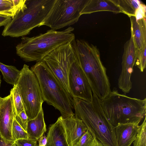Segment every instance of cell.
Segmentation results:
<instances>
[{
    "mask_svg": "<svg viewBox=\"0 0 146 146\" xmlns=\"http://www.w3.org/2000/svg\"><path fill=\"white\" fill-rule=\"evenodd\" d=\"M72 43L76 61L87 78L93 94L101 100H103L111 90L106 69L102 62L98 48L83 39L74 40Z\"/></svg>",
    "mask_w": 146,
    "mask_h": 146,
    "instance_id": "6da1fadb",
    "label": "cell"
},
{
    "mask_svg": "<svg viewBox=\"0 0 146 146\" xmlns=\"http://www.w3.org/2000/svg\"><path fill=\"white\" fill-rule=\"evenodd\" d=\"M75 116L82 120L94 137L104 146H117L115 127L107 119L101 100L93 94L90 102L73 98Z\"/></svg>",
    "mask_w": 146,
    "mask_h": 146,
    "instance_id": "7a4b0ae2",
    "label": "cell"
},
{
    "mask_svg": "<svg viewBox=\"0 0 146 146\" xmlns=\"http://www.w3.org/2000/svg\"><path fill=\"white\" fill-rule=\"evenodd\" d=\"M74 28L61 31L52 29L32 37L22 36L16 47L17 54L26 62L42 61L59 46L75 40Z\"/></svg>",
    "mask_w": 146,
    "mask_h": 146,
    "instance_id": "3957f363",
    "label": "cell"
},
{
    "mask_svg": "<svg viewBox=\"0 0 146 146\" xmlns=\"http://www.w3.org/2000/svg\"><path fill=\"white\" fill-rule=\"evenodd\" d=\"M101 104L107 119L114 127L119 124L140 122L146 117V98H131L120 93L115 88L101 100Z\"/></svg>",
    "mask_w": 146,
    "mask_h": 146,
    "instance_id": "277c9868",
    "label": "cell"
},
{
    "mask_svg": "<svg viewBox=\"0 0 146 146\" xmlns=\"http://www.w3.org/2000/svg\"><path fill=\"white\" fill-rule=\"evenodd\" d=\"M38 80L44 102L60 112L64 119L74 115L73 98L42 60L31 68Z\"/></svg>",
    "mask_w": 146,
    "mask_h": 146,
    "instance_id": "5b68a950",
    "label": "cell"
},
{
    "mask_svg": "<svg viewBox=\"0 0 146 146\" xmlns=\"http://www.w3.org/2000/svg\"><path fill=\"white\" fill-rule=\"evenodd\" d=\"M56 0H27V7L17 13L5 27L2 35L13 37L29 34L40 27L50 12Z\"/></svg>",
    "mask_w": 146,
    "mask_h": 146,
    "instance_id": "8992f818",
    "label": "cell"
},
{
    "mask_svg": "<svg viewBox=\"0 0 146 146\" xmlns=\"http://www.w3.org/2000/svg\"><path fill=\"white\" fill-rule=\"evenodd\" d=\"M15 85L28 121L35 118L42 108L44 101L37 77L28 66L24 64Z\"/></svg>",
    "mask_w": 146,
    "mask_h": 146,
    "instance_id": "52a82bcc",
    "label": "cell"
},
{
    "mask_svg": "<svg viewBox=\"0 0 146 146\" xmlns=\"http://www.w3.org/2000/svg\"><path fill=\"white\" fill-rule=\"evenodd\" d=\"M89 0H56L50 13L40 25L56 30L78 21Z\"/></svg>",
    "mask_w": 146,
    "mask_h": 146,
    "instance_id": "ba28073f",
    "label": "cell"
},
{
    "mask_svg": "<svg viewBox=\"0 0 146 146\" xmlns=\"http://www.w3.org/2000/svg\"><path fill=\"white\" fill-rule=\"evenodd\" d=\"M72 42L59 46L42 60L69 94V73L72 64L76 61V54Z\"/></svg>",
    "mask_w": 146,
    "mask_h": 146,
    "instance_id": "9c48e42d",
    "label": "cell"
},
{
    "mask_svg": "<svg viewBox=\"0 0 146 146\" xmlns=\"http://www.w3.org/2000/svg\"><path fill=\"white\" fill-rule=\"evenodd\" d=\"M137 57V50L131 35L125 43L122 56L121 71L118 81L119 88L124 94L129 93L132 88L131 77Z\"/></svg>",
    "mask_w": 146,
    "mask_h": 146,
    "instance_id": "30bf717a",
    "label": "cell"
},
{
    "mask_svg": "<svg viewBox=\"0 0 146 146\" xmlns=\"http://www.w3.org/2000/svg\"><path fill=\"white\" fill-rule=\"evenodd\" d=\"M70 94L72 98H77L90 102L93 93L84 72L76 61L72 64L68 75Z\"/></svg>",
    "mask_w": 146,
    "mask_h": 146,
    "instance_id": "8fae6325",
    "label": "cell"
},
{
    "mask_svg": "<svg viewBox=\"0 0 146 146\" xmlns=\"http://www.w3.org/2000/svg\"><path fill=\"white\" fill-rule=\"evenodd\" d=\"M15 117L12 98L10 93L1 98L0 106V135L6 142L14 141L12 129Z\"/></svg>",
    "mask_w": 146,
    "mask_h": 146,
    "instance_id": "7c38bea8",
    "label": "cell"
},
{
    "mask_svg": "<svg viewBox=\"0 0 146 146\" xmlns=\"http://www.w3.org/2000/svg\"><path fill=\"white\" fill-rule=\"evenodd\" d=\"M62 121L65 131L67 141L69 146H76L88 128L82 120L75 115L64 119Z\"/></svg>",
    "mask_w": 146,
    "mask_h": 146,
    "instance_id": "4fadbf2b",
    "label": "cell"
},
{
    "mask_svg": "<svg viewBox=\"0 0 146 146\" xmlns=\"http://www.w3.org/2000/svg\"><path fill=\"white\" fill-rule=\"evenodd\" d=\"M140 122L118 124L115 127L117 146H131L137 137Z\"/></svg>",
    "mask_w": 146,
    "mask_h": 146,
    "instance_id": "5bb4252c",
    "label": "cell"
},
{
    "mask_svg": "<svg viewBox=\"0 0 146 146\" xmlns=\"http://www.w3.org/2000/svg\"><path fill=\"white\" fill-rule=\"evenodd\" d=\"M129 17L131 35L133 37L137 51H140L146 46V17L137 19L135 16Z\"/></svg>",
    "mask_w": 146,
    "mask_h": 146,
    "instance_id": "9a60e30c",
    "label": "cell"
},
{
    "mask_svg": "<svg viewBox=\"0 0 146 146\" xmlns=\"http://www.w3.org/2000/svg\"><path fill=\"white\" fill-rule=\"evenodd\" d=\"M46 146H69L68 143L64 127L61 117L50 127Z\"/></svg>",
    "mask_w": 146,
    "mask_h": 146,
    "instance_id": "2e32d148",
    "label": "cell"
},
{
    "mask_svg": "<svg viewBox=\"0 0 146 146\" xmlns=\"http://www.w3.org/2000/svg\"><path fill=\"white\" fill-rule=\"evenodd\" d=\"M121 13L129 17L135 16L139 19L146 16V6L138 0H113Z\"/></svg>",
    "mask_w": 146,
    "mask_h": 146,
    "instance_id": "e0dca14e",
    "label": "cell"
},
{
    "mask_svg": "<svg viewBox=\"0 0 146 146\" xmlns=\"http://www.w3.org/2000/svg\"><path fill=\"white\" fill-rule=\"evenodd\" d=\"M102 11H108L115 13H121L113 0H89L83 10L81 15Z\"/></svg>",
    "mask_w": 146,
    "mask_h": 146,
    "instance_id": "ac0fdd59",
    "label": "cell"
},
{
    "mask_svg": "<svg viewBox=\"0 0 146 146\" xmlns=\"http://www.w3.org/2000/svg\"><path fill=\"white\" fill-rule=\"evenodd\" d=\"M46 131V125L42 108L35 118L28 121L27 132L28 138L38 141Z\"/></svg>",
    "mask_w": 146,
    "mask_h": 146,
    "instance_id": "d6986e66",
    "label": "cell"
},
{
    "mask_svg": "<svg viewBox=\"0 0 146 146\" xmlns=\"http://www.w3.org/2000/svg\"><path fill=\"white\" fill-rule=\"evenodd\" d=\"M26 0H7L0 4V15L9 16L12 19L26 7Z\"/></svg>",
    "mask_w": 146,
    "mask_h": 146,
    "instance_id": "ffe728a7",
    "label": "cell"
},
{
    "mask_svg": "<svg viewBox=\"0 0 146 146\" xmlns=\"http://www.w3.org/2000/svg\"><path fill=\"white\" fill-rule=\"evenodd\" d=\"M0 70L6 82L13 86L16 84L20 77V71L14 66L6 65L0 62Z\"/></svg>",
    "mask_w": 146,
    "mask_h": 146,
    "instance_id": "44dd1931",
    "label": "cell"
},
{
    "mask_svg": "<svg viewBox=\"0 0 146 146\" xmlns=\"http://www.w3.org/2000/svg\"><path fill=\"white\" fill-rule=\"evenodd\" d=\"M10 93L12 96L15 116L18 115L24 110L21 97L15 85L13 86Z\"/></svg>",
    "mask_w": 146,
    "mask_h": 146,
    "instance_id": "7402d4cb",
    "label": "cell"
},
{
    "mask_svg": "<svg viewBox=\"0 0 146 146\" xmlns=\"http://www.w3.org/2000/svg\"><path fill=\"white\" fill-rule=\"evenodd\" d=\"M133 143V146H146V117L142 124L138 126L137 137Z\"/></svg>",
    "mask_w": 146,
    "mask_h": 146,
    "instance_id": "603a6c76",
    "label": "cell"
},
{
    "mask_svg": "<svg viewBox=\"0 0 146 146\" xmlns=\"http://www.w3.org/2000/svg\"><path fill=\"white\" fill-rule=\"evenodd\" d=\"M12 135L14 141L19 139L28 138L27 132L21 127L15 118L12 125Z\"/></svg>",
    "mask_w": 146,
    "mask_h": 146,
    "instance_id": "cb8c5ba5",
    "label": "cell"
},
{
    "mask_svg": "<svg viewBox=\"0 0 146 146\" xmlns=\"http://www.w3.org/2000/svg\"><path fill=\"white\" fill-rule=\"evenodd\" d=\"M146 46L141 50L137 51V57L135 65L143 72L146 68Z\"/></svg>",
    "mask_w": 146,
    "mask_h": 146,
    "instance_id": "d4e9b609",
    "label": "cell"
},
{
    "mask_svg": "<svg viewBox=\"0 0 146 146\" xmlns=\"http://www.w3.org/2000/svg\"><path fill=\"white\" fill-rule=\"evenodd\" d=\"M95 138L88 129L80 138L76 146H93Z\"/></svg>",
    "mask_w": 146,
    "mask_h": 146,
    "instance_id": "484cf974",
    "label": "cell"
},
{
    "mask_svg": "<svg viewBox=\"0 0 146 146\" xmlns=\"http://www.w3.org/2000/svg\"><path fill=\"white\" fill-rule=\"evenodd\" d=\"M15 118L21 127L27 132L28 118L25 110L21 111L18 115H15Z\"/></svg>",
    "mask_w": 146,
    "mask_h": 146,
    "instance_id": "4316f807",
    "label": "cell"
},
{
    "mask_svg": "<svg viewBox=\"0 0 146 146\" xmlns=\"http://www.w3.org/2000/svg\"><path fill=\"white\" fill-rule=\"evenodd\" d=\"M37 141L30 138L19 139L15 141L16 146H38Z\"/></svg>",
    "mask_w": 146,
    "mask_h": 146,
    "instance_id": "83f0119b",
    "label": "cell"
},
{
    "mask_svg": "<svg viewBox=\"0 0 146 146\" xmlns=\"http://www.w3.org/2000/svg\"><path fill=\"white\" fill-rule=\"evenodd\" d=\"M12 18L10 17L0 15V27L5 26L12 20Z\"/></svg>",
    "mask_w": 146,
    "mask_h": 146,
    "instance_id": "f1b7e54d",
    "label": "cell"
},
{
    "mask_svg": "<svg viewBox=\"0 0 146 146\" xmlns=\"http://www.w3.org/2000/svg\"><path fill=\"white\" fill-rule=\"evenodd\" d=\"M0 146H16L15 141L6 142L0 135Z\"/></svg>",
    "mask_w": 146,
    "mask_h": 146,
    "instance_id": "f546056e",
    "label": "cell"
},
{
    "mask_svg": "<svg viewBox=\"0 0 146 146\" xmlns=\"http://www.w3.org/2000/svg\"><path fill=\"white\" fill-rule=\"evenodd\" d=\"M47 142V137L45 135H43L39 139L38 146H46Z\"/></svg>",
    "mask_w": 146,
    "mask_h": 146,
    "instance_id": "4dcf8cb0",
    "label": "cell"
},
{
    "mask_svg": "<svg viewBox=\"0 0 146 146\" xmlns=\"http://www.w3.org/2000/svg\"><path fill=\"white\" fill-rule=\"evenodd\" d=\"M93 146H104L102 143L95 138L94 143Z\"/></svg>",
    "mask_w": 146,
    "mask_h": 146,
    "instance_id": "1f68e13d",
    "label": "cell"
},
{
    "mask_svg": "<svg viewBox=\"0 0 146 146\" xmlns=\"http://www.w3.org/2000/svg\"><path fill=\"white\" fill-rule=\"evenodd\" d=\"M7 1V0H0V4L6 2Z\"/></svg>",
    "mask_w": 146,
    "mask_h": 146,
    "instance_id": "d6a6232c",
    "label": "cell"
},
{
    "mask_svg": "<svg viewBox=\"0 0 146 146\" xmlns=\"http://www.w3.org/2000/svg\"><path fill=\"white\" fill-rule=\"evenodd\" d=\"M1 76L0 75V86H1Z\"/></svg>",
    "mask_w": 146,
    "mask_h": 146,
    "instance_id": "836d02e7",
    "label": "cell"
},
{
    "mask_svg": "<svg viewBox=\"0 0 146 146\" xmlns=\"http://www.w3.org/2000/svg\"><path fill=\"white\" fill-rule=\"evenodd\" d=\"M1 98L0 97V105L1 104Z\"/></svg>",
    "mask_w": 146,
    "mask_h": 146,
    "instance_id": "e575fe53",
    "label": "cell"
}]
</instances>
